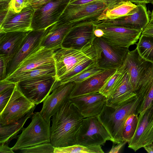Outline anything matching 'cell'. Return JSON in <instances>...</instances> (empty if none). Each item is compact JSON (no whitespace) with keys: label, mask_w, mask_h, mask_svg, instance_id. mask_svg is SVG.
I'll use <instances>...</instances> for the list:
<instances>
[{"label":"cell","mask_w":153,"mask_h":153,"mask_svg":"<svg viewBox=\"0 0 153 153\" xmlns=\"http://www.w3.org/2000/svg\"><path fill=\"white\" fill-rule=\"evenodd\" d=\"M93 44L96 51V66L104 70L120 67L129 51L128 48L113 45L102 37H96Z\"/></svg>","instance_id":"8992f818"},{"label":"cell","mask_w":153,"mask_h":153,"mask_svg":"<svg viewBox=\"0 0 153 153\" xmlns=\"http://www.w3.org/2000/svg\"><path fill=\"white\" fill-rule=\"evenodd\" d=\"M116 70H105L83 81L75 83L69 99L99 92L106 81L115 72Z\"/></svg>","instance_id":"d6986e66"},{"label":"cell","mask_w":153,"mask_h":153,"mask_svg":"<svg viewBox=\"0 0 153 153\" xmlns=\"http://www.w3.org/2000/svg\"><path fill=\"white\" fill-rule=\"evenodd\" d=\"M121 66L106 81L99 92L107 98L115 89L126 72Z\"/></svg>","instance_id":"f1b7e54d"},{"label":"cell","mask_w":153,"mask_h":153,"mask_svg":"<svg viewBox=\"0 0 153 153\" xmlns=\"http://www.w3.org/2000/svg\"><path fill=\"white\" fill-rule=\"evenodd\" d=\"M34 11L29 4L0 26V32L28 31L33 30L31 25Z\"/></svg>","instance_id":"7402d4cb"},{"label":"cell","mask_w":153,"mask_h":153,"mask_svg":"<svg viewBox=\"0 0 153 153\" xmlns=\"http://www.w3.org/2000/svg\"><path fill=\"white\" fill-rule=\"evenodd\" d=\"M51 0H29V4L35 10Z\"/></svg>","instance_id":"b9f144b4"},{"label":"cell","mask_w":153,"mask_h":153,"mask_svg":"<svg viewBox=\"0 0 153 153\" xmlns=\"http://www.w3.org/2000/svg\"><path fill=\"white\" fill-rule=\"evenodd\" d=\"M54 51L53 49L40 47L26 57L15 71L6 79L14 77L42 65L54 62Z\"/></svg>","instance_id":"44dd1931"},{"label":"cell","mask_w":153,"mask_h":153,"mask_svg":"<svg viewBox=\"0 0 153 153\" xmlns=\"http://www.w3.org/2000/svg\"><path fill=\"white\" fill-rule=\"evenodd\" d=\"M150 19L153 20V9L150 14Z\"/></svg>","instance_id":"816d5d0a"},{"label":"cell","mask_w":153,"mask_h":153,"mask_svg":"<svg viewBox=\"0 0 153 153\" xmlns=\"http://www.w3.org/2000/svg\"><path fill=\"white\" fill-rule=\"evenodd\" d=\"M84 118L69 99L52 117L51 143L55 148L76 144V136Z\"/></svg>","instance_id":"6da1fadb"},{"label":"cell","mask_w":153,"mask_h":153,"mask_svg":"<svg viewBox=\"0 0 153 153\" xmlns=\"http://www.w3.org/2000/svg\"><path fill=\"white\" fill-rule=\"evenodd\" d=\"M123 0H98L78 5L68 4L57 22L75 24L87 21L99 22L101 16Z\"/></svg>","instance_id":"3957f363"},{"label":"cell","mask_w":153,"mask_h":153,"mask_svg":"<svg viewBox=\"0 0 153 153\" xmlns=\"http://www.w3.org/2000/svg\"><path fill=\"white\" fill-rule=\"evenodd\" d=\"M97 22H84L73 24L64 39L61 47L79 49L93 44L96 37L94 31Z\"/></svg>","instance_id":"8fae6325"},{"label":"cell","mask_w":153,"mask_h":153,"mask_svg":"<svg viewBox=\"0 0 153 153\" xmlns=\"http://www.w3.org/2000/svg\"><path fill=\"white\" fill-rule=\"evenodd\" d=\"M98 0H70L68 4L72 5L83 4Z\"/></svg>","instance_id":"f6af8a7d"},{"label":"cell","mask_w":153,"mask_h":153,"mask_svg":"<svg viewBox=\"0 0 153 153\" xmlns=\"http://www.w3.org/2000/svg\"><path fill=\"white\" fill-rule=\"evenodd\" d=\"M95 26L104 32L102 37L112 45L122 48H128L136 44L143 31L102 21L96 22Z\"/></svg>","instance_id":"ba28073f"},{"label":"cell","mask_w":153,"mask_h":153,"mask_svg":"<svg viewBox=\"0 0 153 153\" xmlns=\"http://www.w3.org/2000/svg\"><path fill=\"white\" fill-rule=\"evenodd\" d=\"M107 98L100 92L70 98L84 118L97 116L102 111Z\"/></svg>","instance_id":"2e32d148"},{"label":"cell","mask_w":153,"mask_h":153,"mask_svg":"<svg viewBox=\"0 0 153 153\" xmlns=\"http://www.w3.org/2000/svg\"><path fill=\"white\" fill-rule=\"evenodd\" d=\"M110 136L97 116L84 118L76 136V144L86 146L104 145Z\"/></svg>","instance_id":"52a82bcc"},{"label":"cell","mask_w":153,"mask_h":153,"mask_svg":"<svg viewBox=\"0 0 153 153\" xmlns=\"http://www.w3.org/2000/svg\"><path fill=\"white\" fill-rule=\"evenodd\" d=\"M153 82V63L147 70L140 80L136 93L142 99L148 91Z\"/></svg>","instance_id":"4dcf8cb0"},{"label":"cell","mask_w":153,"mask_h":153,"mask_svg":"<svg viewBox=\"0 0 153 153\" xmlns=\"http://www.w3.org/2000/svg\"><path fill=\"white\" fill-rule=\"evenodd\" d=\"M14 88H11L0 93V113L3 111L9 102Z\"/></svg>","instance_id":"74e56055"},{"label":"cell","mask_w":153,"mask_h":153,"mask_svg":"<svg viewBox=\"0 0 153 153\" xmlns=\"http://www.w3.org/2000/svg\"><path fill=\"white\" fill-rule=\"evenodd\" d=\"M51 128L50 123L44 119L40 112L33 114L31 122L27 127L23 129L12 149L20 150L51 143Z\"/></svg>","instance_id":"5b68a950"},{"label":"cell","mask_w":153,"mask_h":153,"mask_svg":"<svg viewBox=\"0 0 153 153\" xmlns=\"http://www.w3.org/2000/svg\"><path fill=\"white\" fill-rule=\"evenodd\" d=\"M152 63L142 58L136 48L128 52L121 66L127 71L136 92L140 80Z\"/></svg>","instance_id":"e0dca14e"},{"label":"cell","mask_w":153,"mask_h":153,"mask_svg":"<svg viewBox=\"0 0 153 153\" xmlns=\"http://www.w3.org/2000/svg\"><path fill=\"white\" fill-rule=\"evenodd\" d=\"M29 0H12L9 8L15 13L20 12L29 4Z\"/></svg>","instance_id":"8d00e7d4"},{"label":"cell","mask_w":153,"mask_h":153,"mask_svg":"<svg viewBox=\"0 0 153 153\" xmlns=\"http://www.w3.org/2000/svg\"><path fill=\"white\" fill-rule=\"evenodd\" d=\"M16 13L9 8L0 10V26L4 23Z\"/></svg>","instance_id":"ab89813d"},{"label":"cell","mask_w":153,"mask_h":153,"mask_svg":"<svg viewBox=\"0 0 153 153\" xmlns=\"http://www.w3.org/2000/svg\"><path fill=\"white\" fill-rule=\"evenodd\" d=\"M73 24L58 22L45 29L40 46L56 50L61 47V45L66 34Z\"/></svg>","instance_id":"603a6c76"},{"label":"cell","mask_w":153,"mask_h":153,"mask_svg":"<svg viewBox=\"0 0 153 153\" xmlns=\"http://www.w3.org/2000/svg\"><path fill=\"white\" fill-rule=\"evenodd\" d=\"M10 60L7 56L0 55V81L6 78L7 68Z\"/></svg>","instance_id":"f35d334b"},{"label":"cell","mask_w":153,"mask_h":153,"mask_svg":"<svg viewBox=\"0 0 153 153\" xmlns=\"http://www.w3.org/2000/svg\"><path fill=\"white\" fill-rule=\"evenodd\" d=\"M141 100L138 97L133 101L116 108L107 105L105 103L97 117L108 132L113 143L124 141L122 134L125 123L130 115L137 114Z\"/></svg>","instance_id":"7a4b0ae2"},{"label":"cell","mask_w":153,"mask_h":153,"mask_svg":"<svg viewBox=\"0 0 153 153\" xmlns=\"http://www.w3.org/2000/svg\"><path fill=\"white\" fill-rule=\"evenodd\" d=\"M136 6L137 5L130 1H121L113 8L108 10L101 16L100 21L114 19L124 16Z\"/></svg>","instance_id":"4316f807"},{"label":"cell","mask_w":153,"mask_h":153,"mask_svg":"<svg viewBox=\"0 0 153 153\" xmlns=\"http://www.w3.org/2000/svg\"><path fill=\"white\" fill-rule=\"evenodd\" d=\"M75 84L74 82H69L57 85H54L52 93L43 101L40 113L48 122L68 99Z\"/></svg>","instance_id":"4fadbf2b"},{"label":"cell","mask_w":153,"mask_h":153,"mask_svg":"<svg viewBox=\"0 0 153 153\" xmlns=\"http://www.w3.org/2000/svg\"><path fill=\"white\" fill-rule=\"evenodd\" d=\"M153 102V82L148 91L142 99L138 108L137 114L141 118Z\"/></svg>","instance_id":"836d02e7"},{"label":"cell","mask_w":153,"mask_h":153,"mask_svg":"<svg viewBox=\"0 0 153 153\" xmlns=\"http://www.w3.org/2000/svg\"><path fill=\"white\" fill-rule=\"evenodd\" d=\"M30 31L0 32V55L7 56L10 60Z\"/></svg>","instance_id":"cb8c5ba5"},{"label":"cell","mask_w":153,"mask_h":153,"mask_svg":"<svg viewBox=\"0 0 153 153\" xmlns=\"http://www.w3.org/2000/svg\"><path fill=\"white\" fill-rule=\"evenodd\" d=\"M136 44V48L140 56L153 63V36L141 34Z\"/></svg>","instance_id":"83f0119b"},{"label":"cell","mask_w":153,"mask_h":153,"mask_svg":"<svg viewBox=\"0 0 153 153\" xmlns=\"http://www.w3.org/2000/svg\"><path fill=\"white\" fill-rule=\"evenodd\" d=\"M153 143V102L142 117L138 119L135 132L128 142V147L136 152Z\"/></svg>","instance_id":"9a60e30c"},{"label":"cell","mask_w":153,"mask_h":153,"mask_svg":"<svg viewBox=\"0 0 153 153\" xmlns=\"http://www.w3.org/2000/svg\"><path fill=\"white\" fill-rule=\"evenodd\" d=\"M123 1H128L137 4H145L150 3V0H123Z\"/></svg>","instance_id":"c3c4849f"},{"label":"cell","mask_w":153,"mask_h":153,"mask_svg":"<svg viewBox=\"0 0 153 153\" xmlns=\"http://www.w3.org/2000/svg\"><path fill=\"white\" fill-rule=\"evenodd\" d=\"M150 3L153 5V0H150Z\"/></svg>","instance_id":"f5cc1de1"},{"label":"cell","mask_w":153,"mask_h":153,"mask_svg":"<svg viewBox=\"0 0 153 153\" xmlns=\"http://www.w3.org/2000/svg\"><path fill=\"white\" fill-rule=\"evenodd\" d=\"M45 29L30 31L23 41L19 49L9 62L6 78L11 74L28 56L40 48Z\"/></svg>","instance_id":"5bb4252c"},{"label":"cell","mask_w":153,"mask_h":153,"mask_svg":"<svg viewBox=\"0 0 153 153\" xmlns=\"http://www.w3.org/2000/svg\"><path fill=\"white\" fill-rule=\"evenodd\" d=\"M16 84L6 79L0 81V93L9 88H15Z\"/></svg>","instance_id":"60d3db41"},{"label":"cell","mask_w":153,"mask_h":153,"mask_svg":"<svg viewBox=\"0 0 153 153\" xmlns=\"http://www.w3.org/2000/svg\"><path fill=\"white\" fill-rule=\"evenodd\" d=\"M137 97L128 73L126 71L118 86L107 98L106 105L116 108L133 101Z\"/></svg>","instance_id":"ffe728a7"},{"label":"cell","mask_w":153,"mask_h":153,"mask_svg":"<svg viewBox=\"0 0 153 153\" xmlns=\"http://www.w3.org/2000/svg\"><path fill=\"white\" fill-rule=\"evenodd\" d=\"M11 148H10L6 143L0 144V153H14Z\"/></svg>","instance_id":"bcb514c9"},{"label":"cell","mask_w":153,"mask_h":153,"mask_svg":"<svg viewBox=\"0 0 153 153\" xmlns=\"http://www.w3.org/2000/svg\"><path fill=\"white\" fill-rule=\"evenodd\" d=\"M36 105L22 93L16 85L9 102L0 113V124H8L21 119Z\"/></svg>","instance_id":"7c38bea8"},{"label":"cell","mask_w":153,"mask_h":153,"mask_svg":"<svg viewBox=\"0 0 153 153\" xmlns=\"http://www.w3.org/2000/svg\"><path fill=\"white\" fill-rule=\"evenodd\" d=\"M55 63L42 65L31 70L23 72L14 77L6 79L15 83L25 80L45 76H56Z\"/></svg>","instance_id":"484cf974"},{"label":"cell","mask_w":153,"mask_h":153,"mask_svg":"<svg viewBox=\"0 0 153 153\" xmlns=\"http://www.w3.org/2000/svg\"><path fill=\"white\" fill-rule=\"evenodd\" d=\"M36 106L21 119L9 124H0V144L7 143L16 138L19 131L24 128L23 126L27 120L33 114Z\"/></svg>","instance_id":"d4e9b609"},{"label":"cell","mask_w":153,"mask_h":153,"mask_svg":"<svg viewBox=\"0 0 153 153\" xmlns=\"http://www.w3.org/2000/svg\"><path fill=\"white\" fill-rule=\"evenodd\" d=\"M53 58L57 80L61 82L75 67L89 59H96V53L93 44L76 49L60 48L55 50Z\"/></svg>","instance_id":"277c9868"},{"label":"cell","mask_w":153,"mask_h":153,"mask_svg":"<svg viewBox=\"0 0 153 153\" xmlns=\"http://www.w3.org/2000/svg\"><path fill=\"white\" fill-rule=\"evenodd\" d=\"M55 147L51 143H46L35 146L21 149L20 153H54Z\"/></svg>","instance_id":"d590c367"},{"label":"cell","mask_w":153,"mask_h":153,"mask_svg":"<svg viewBox=\"0 0 153 153\" xmlns=\"http://www.w3.org/2000/svg\"><path fill=\"white\" fill-rule=\"evenodd\" d=\"M142 34L153 36V20L150 19L149 23L142 31Z\"/></svg>","instance_id":"7bdbcfd3"},{"label":"cell","mask_w":153,"mask_h":153,"mask_svg":"<svg viewBox=\"0 0 153 153\" xmlns=\"http://www.w3.org/2000/svg\"><path fill=\"white\" fill-rule=\"evenodd\" d=\"M96 59H89L80 63L64 77L60 82L61 84L67 83L74 76L90 67L96 65Z\"/></svg>","instance_id":"d6a6232c"},{"label":"cell","mask_w":153,"mask_h":153,"mask_svg":"<svg viewBox=\"0 0 153 153\" xmlns=\"http://www.w3.org/2000/svg\"><path fill=\"white\" fill-rule=\"evenodd\" d=\"M150 20V15L146 4H139L126 15L114 19L101 21L143 31Z\"/></svg>","instance_id":"ac0fdd59"},{"label":"cell","mask_w":153,"mask_h":153,"mask_svg":"<svg viewBox=\"0 0 153 153\" xmlns=\"http://www.w3.org/2000/svg\"><path fill=\"white\" fill-rule=\"evenodd\" d=\"M138 122V116L137 114L130 115L124 125L123 138V141L128 142L133 137L136 131Z\"/></svg>","instance_id":"1f68e13d"},{"label":"cell","mask_w":153,"mask_h":153,"mask_svg":"<svg viewBox=\"0 0 153 153\" xmlns=\"http://www.w3.org/2000/svg\"><path fill=\"white\" fill-rule=\"evenodd\" d=\"M104 70L98 68L96 65H93L70 79L67 82H74L75 83L83 81Z\"/></svg>","instance_id":"e575fe53"},{"label":"cell","mask_w":153,"mask_h":153,"mask_svg":"<svg viewBox=\"0 0 153 153\" xmlns=\"http://www.w3.org/2000/svg\"><path fill=\"white\" fill-rule=\"evenodd\" d=\"M12 0H0V10L9 9L10 4Z\"/></svg>","instance_id":"7dc6e473"},{"label":"cell","mask_w":153,"mask_h":153,"mask_svg":"<svg viewBox=\"0 0 153 153\" xmlns=\"http://www.w3.org/2000/svg\"><path fill=\"white\" fill-rule=\"evenodd\" d=\"M127 142L123 141L118 143H115V145H113L111 150L109 152V153H117L120 152L121 149Z\"/></svg>","instance_id":"ee69618b"},{"label":"cell","mask_w":153,"mask_h":153,"mask_svg":"<svg viewBox=\"0 0 153 153\" xmlns=\"http://www.w3.org/2000/svg\"><path fill=\"white\" fill-rule=\"evenodd\" d=\"M94 34L96 37H101L103 36L104 32L101 29L96 28L94 31Z\"/></svg>","instance_id":"681fc988"},{"label":"cell","mask_w":153,"mask_h":153,"mask_svg":"<svg viewBox=\"0 0 153 153\" xmlns=\"http://www.w3.org/2000/svg\"><path fill=\"white\" fill-rule=\"evenodd\" d=\"M56 80V76H45L22 80L16 84L22 93L36 105L52 92Z\"/></svg>","instance_id":"9c48e42d"},{"label":"cell","mask_w":153,"mask_h":153,"mask_svg":"<svg viewBox=\"0 0 153 153\" xmlns=\"http://www.w3.org/2000/svg\"><path fill=\"white\" fill-rule=\"evenodd\" d=\"M101 146H86L78 144L55 148L54 153H103Z\"/></svg>","instance_id":"f546056e"},{"label":"cell","mask_w":153,"mask_h":153,"mask_svg":"<svg viewBox=\"0 0 153 153\" xmlns=\"http://www.w3.org/2000/svg\"><path fill=\"white\" fill-rule=\"evenodd\" d=\"M143 148L147 152L153 153V143L144 147Z\"/></svg>","instance_id":"f907efd6"},{"label":"cell","mask_w":153,"mask_h":153,"mask_svg":"<svg viewBox=\"0 0 153 153\" xmlns=\"http://www.w3.org/2000/svg\"><path fill=\"white\" fill-rule=\"evenodd\" d=\"M70 0H51L35 10L31 27L33 30L45 29L57 22Z\"/></svg>","instance_id":"30bf717a"}]
</instances>
